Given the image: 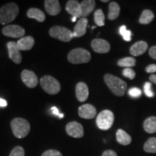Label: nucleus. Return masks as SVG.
Instances as JSON below:
<instances>
[{
	"label": "nucleus",
	"instance_id": "f257e3e1",
	"mask_svg": "<svg viewBox=\"0 0 156 156\" xmlns=\"http://www.w3.org/2000/svg\"><path fill=\"white\" fill-rule=\"evenodd\" d=\"M103 78L106 85L113 94L119 97H122L125 94L127 85L124 80L111 74H106Z\"/></svg>",
	"mask_w": 156,
	"mask_h": 156
},
{
	"label": "nucleus",
	"instance_id": "f03ea898",
	"mask_svg": "<svg viewBox=\"0 0 156 156\" xmlns=\"http://www.w3.org/2000/svg\"><path fill=\"white\" fill-rule=\"evenodd\" d=\"M19 13V7L17 4H6L0 8V24L7 25L12 22Z\"/></svg>",
	"mask_w": 156,
	"mask_h": 156
},
{
	"label": "nucleus",
	"instance_id": "7ed1b4c3",
	"mask_svg": "<svg viewBox=\"0 0 156 156\" xmlns=\"http://www.w3.org/2000/svg\"><path fill=\"white\" fill-rule=\"evenodd\" d=\"M11 128L13 134L19 139L24 138L30 131V123L25 119L15 118L11 122Z\"/></svg>",
	"mask_w": 156,
	"mask_h": 156
},
{
	"label": "nucleus",
	"instance_id": "20e7f679",
	"mask_svg": "<svg viewBox=\"0 0 156 156\" xmlns=\"http://www.w3.org/2000/svg\"><path fill=\"white\" fill-rule=\"evenodd\" d=\"M67 58L72 64H85L90 61L91 55L88 51L85 48H77L70 51Z\"/></svg>",
	"mask_w": 156,
	"mask_h": 156
},
{
	"label": "nucleus",
	"instance_id": "39448f33",
	"mask_svg": "<svg viewBox=\"0 0 156 156\" xmlns=\"http://www.w3.org/2000/svg\"><path fill=\"white\" fill-rule=\"evenodd\" d=\"M41 86L45 92L50 95H56L61 90V85L56 78L46 75L41 78Z\"/></svg>",
	"mask_w": 156,
	"mask_h": 156
},
{
	"label": "nucleus",
	"instance_id": "423d86ee",
	"mask_svg": "<svg viewBox=\"0 0 156 156\" xmlns=\"http://www.w3.org/2000/svg\"><path fill=\"white\" fill-rule=\"evenodd\" d=\"M114 122V115L112 111L103 110L98 114L96 124L101 130H108L112 127Z\"/></svg>",
	"mask_w": 156,
	"mask_h": 156
},
{
	"label": "nucleus",
	"instance_id": "0eeeda50",
	"mask_svg": "<svg viewBox=\"0 0 156 156\" xmlns=\"http://www.w3.org/2000/svg\"><path fill=\"white\" fill-rule=\"evenodd\" d=\"M49 35L52 38L58 39L63 42H69L74 38L73 32L65 27L59 25L52 27L49 30Z\"/></svg>",
	"mask_w": 156,
	"mask_h": 156
},
{
	"label": "nucleus",
	"instance_id": "6e6552de",
	"mask_svg": "<svg viewBox=\"0 0 156 156\" xmlns=\"http://www.w3.org/2000/svg\"><path fill=\"white\" fill-rule=\"evenodd\" d=\"M4 36L10 37V38H23L25 34V29L17 25H9L4 27L2 29Z\"/></svg>",
	"mask_w": 156,
	"mask_h": 156
},
{
	"label": "nucleus",
	"instance_id": "1a4fd4ad",
	"mask_svg": "<svg viewBox=\"0 0 156 156\" xmlns=\"http://www.w3.org/2000/svg\"><path fill=\"white\" fill-rule=\"evenodd\" d=\"M66 132L70 136L81 138L84 135V129L81 124L77 122H71L66 125Z\"/></svg>",
	"mask_w": 156,
	"mask_h": 156
},
{
	"label": "nucleus",
	"instance_id": "9d476101",
	"mask_svg": "<svg viewBox=\"0 0 156 156\" xmlns=\"http://www.w3.org/2000/svg\"><path fill=\"white\" fill-rule=\"evenodd\" d=\"M21 79L23 83L30 88H34L38 85V80L36 74L33 71L24 69L21 73Z\"/></svg>",
	"mask_w": 156,
	"mask_h": 156
},
{
	"label": "nucleus",
	"instance_id": "9b49d317",
	"mask_svg": "<svg viewBox=\"0 0 156 156\" xmlns=\"http://www.w3.org/2000/svg\"><path fill=\"white\" fill-rule=\"evenodd\" d=\"M91 46L95 52L99 54H106L111 49L110 44L107 41L101 38L93 39L91 42Z\"/></svg>",
	"mask_w": 156,
	"mask_h": 156
},
{
	"label": "nucleus",
	"instance_id": "f8f14e48",
	"mask_svg": "<svg viewBox=\"0 0 156 156\" xmlns=\"http://www.w3.org/2000/svg\"><path fill=\"white\" fill-rule=\"evenodd\" d=\"M97 110L93 105L84 104L83 106H80L78 109V114L81 118L85 119H92L96 116Z\"/></svg>",
	"mask_w": 156,
	"mask_h": 156
},
{
	"label": "nucleus",
	"instance_id": "ddd939ff",
	"mask_svg": "<svg viewBox=\"0 0 156 156\" xmlns=\"http://www.w3.org/2000/svg\"><path fill=\"white\" fill-rule=\"evenodd\" d=\"M8 48L9 57L15 64H20L22 62V55L20 51L18 49L17 46V43L14 41H9L7 44Z\"/></svg>",
	"mask_w": 156,
	"mask_h": 156
},
{
	"label": "nucleus",
	"instance_id": "4468645a",
	"mask_svg": "<svg viewBox=\"0 0 156 156\" xmlns=\"http://www.w3.org/2000/svg\"><path fill=\"white\" fill-rule=\"evenodd\" d=\"M66 11L69 15H73V17L77 18H81L82 17V10L80 3L77 0H69L67 2L66 5Z\"/></svg>",
	"mask_w": 156,
	"mask_h": 156
},
{
	"label": "nucleus",
	"instance_id": "2eb2a0df",
	"mask_svg": "<svg viewBox=\"0 0 156 156\" xmlns=\"http://www.w3.org/2000/svg\"><path fill=\"white\" fill-rule=\"evenodd\" d=\"M75 93L77 99L80 102H85L88 98L89 89L85 83L80 82L76 85Z\"/></svg>",
	"mask_w": 156,
	"mask_h": 156
},
{
	"label": "nucleus",
	"instance_id": "dca6fc26",
	"mask_svg": "<svg viewBox=\"0 0 156 156\" xmlns=\"http://www.w3.org/2000/svg\"><path fill=\"white\" fill-rule=\"evenodd\" d=\"M44 6L48 14L52 16L57 15L61 12V6L58 0H46Z\"/></svg>",
	"mask_w": 156,
	"mask_h": 156
},
{
	"label": "nucleus",
	"instance_id": "f3484780",
	"mask_svg": "<svg viewBox=\"0 0 156 156\" xmlns=\"http://www.w3.org/2000/svg\"><path fill=\"white\" fill-rule=\"evenodd\" d=\"M88 20L86 17H81L77 20L74 28V37H82L86 34V29Z\"/></svg>",
	"mask_w": 156,
	"mask_h": 156
},
{
	"label": "nucleus",
	"instance_id": "a211bd4d",
	"mask_svg": "<svg viewBox=\"0 0 156 156\" xmlns=\"http://www.w3.org/2000/svg\"><path fill=\"white\" fill-rule=\"evenodd\" d=\"M148 48V45L145 41H140L136 42L131 46L129 49L130 54L134 56H141L147 51Z\"/></svg>",
	"mask_w": 156,
	"mask_h": 156
},
{
	"label": "nucleus",
	"instance_id": "6ab92c4d",
	"mask_svg": "<svg viewBox=\"0 0 156 156\" xmlns=\"http://www.w3.org/2000/svg\"><path fill=\"white\" fill-rule=\"evenodd\" d=\"M35 40L32 36H25L17 42V46L20 51H29L34 47Z\"/></svg>",
	"mask_w": 156,
	"mask_h": 156
},
{
	"label": "nucleus",
	"instance_id": "aec40b11",
	"mask_svg": "<svg viewBox=\"0 0 156 156\" xmlns=\"http://www.w3.org/2000/svg\"><path fill=\"white\" fill-rule=\"evenodd\" d=\"M82 17H86L94 10L95 1L94 0H84L80 3Z\"/></svg>",
	"mask_w": 156,
	"mask_h": 156
},
{
	"label": "nucleus",
	"instance_id": "412c9836",
	"mask_svg": "<svg viewBox=\"0 0 156 156\" xmlns=\"http://www.w3.org/2000/svg\"><path fill=\"white\" fill-rule=\"evenodd\" d=\"M116 140L119 143L122 145H128L132 142V137L129 134L126 133L124 130L119 129L117 130L116 134Z\"/></svg>",
	"mask_w": 156,
	"mask_h": 156
},
{
	"label": "nucleus",
	"instance_id": "4be33fe9",
	"mask_svg": "<svg viewBox=\"0 0 156 156\" xmlns=\"http://www.w3.org/2000/svg\"><path fill=\"white\" fill-rule=\"evenodd\" d=\"M27 16L29 18L36 19L37 21L40 23L44 22L46 20V15L44 12L37 8H30L27 12Z\"/></svg>",
	"mask_w": 156,
	"mask_h": 156
},
{
	"label": "nucleus",
	"instance_id": "5701e85b",
	"mask_svg": "<svg viewBox=\"0 0 156 156\" xmlns=\"http://www.w3.org/2000/svg\"><path fill=\"white\" fill-rule=\"evenodd\" d=\"M143 128L146 132L153 134L156 132V117L150 116L143 123Z\"/></svg>",
	"mask_w": 156,
	"mask_h": 156
},
{
	"label": "nucleus",
	"instance_id": "b1692460",
	"mask_svg": "<svg viewBox=\"0 0 156 156\" xmlns=\"http://www.w3.org/2000/svg\"><path fill=\"white\" fill-rule=\"evenodd\" d=\"M109 11L108 14V18L110 20H114L119 17L120 14V7L115 2H112L109 4Z\"/></svg>",
	"mask_w": 156,
	"mask_h": 156
},
{
	"label": "nucleus",
	"instance_id": "393cba45",
	"mask_svg": "<svg viewBox=\"0 0 156 156\" xmlns=\"http://www.w3.org/2000/svg\"><path fill=\"white\" fill-rule=\"evenodd\" d=\"M154 17H155V15L153 12L150 9H145L140 15L139 22L140 24H149L153 20Z\"/></svg>",
	"mask_w": 156,
	"mask_h": 156
},
{
	"label": "nucleus",
	"instance_id": "a878e982",
	"mask_svg": "<svg viewBox=\"0 0 156 156\" xmlns=\"http://www.w3.org/2000/svg\"><path fill=\"white\" fill-rule=\"evenodd\" d=\"M117 64L121 67L132 68L135 66L136 59L134 57H130V56L124 57L119 60Z\"/></svg>",
	"mask_w": 156,
	"mask_h": 156
},
{
	"label": "nucleus",
	"instance_id": "bb28decb",
	"mask_svg": "<svg viewBox=\"0 0 156 156\" xmlns=\"http://www.w3.org/2000/svg\"><path fill=\"white\" fill-rule=\"evenodd\" d=\"M144 151L148 153H156V137L149 138L144 145Z\"/></svg>",
	"mask_w": 156,
	"mask_h": 156
},
{
	"label": "nucleus",
	"instance_id": "cd10ccee",
	"mask_svg": "<svg viewBox=\"0 0 156 156\" xmlns=\"http://www.w3.org/2000/svg\"><path fill=\"white\" fill-rule=\"evenodd\" d=\"M94 20L98 26H103L105 25V15L102 9H98L94 13Z\"/></svg>",
	"mask_w": 156,
	"mask_h": 156
},
{
	"label": "nucleus",
	"instance_id": "c85d7f7f",
	"mask_svg": "<svg viewBox=\"0 0 156 156\" xmlns=\"http://www.w3.org/2000/svg\"><path fill=\"white\" fill-rule=\"evenodd\" d=\"M119 33L122 35L123 38L126 41H130L132 40V32L130 30H126L125 25H122L119 28Z\"/></svg>",
	"mask_w": 156,
	"mask_h": 156
},
{
	"label": "nucleus",
	"instance_id": "c756f323",
	"mask_svg": "<svg viewBox=\"0 0 156 156\" xmlns=\"http://www.w3.org/2000/svg\"><path fill=\"white\" fill-rule=\"evenodd\" d=\"M123 75L126 78H129V80L134 79L136 76V73L134 70L132 68H124L122 72Z\"/></svg>",
	"mask_w": 156,
	"mask_h": 156
},
{
	"label": "nucleus",
	"instance_id": "7c9ffc66",
	"mask_svg": "<svg viewBox=\"0 0 156 156\" xmlns=\"http://www.w3.org/2000/svg\"><path fill=\"white\" fill-rule=\"evenodd\" d=\"M9 156H25L24 149L20 146H17L11 151Z\"/></svg>",
	"mask_w": 156,
	"mask_h": 156
},
{
	"label": "nucleus",
	"instance_id": "2f4dec72",
	"mask_svg": "<svg viewBox=\"0 0 156 156\" xmlns=\"http://www.w3.org/2000/svg\"><path fill=\"white\" fill-rule=\"evenodd\" d=\"M144 92H145V95H147V97H153L154 96V93L153 92L151 89V83H145L144 85Z\"/></svg>",
	"mask_w": 156,
	"mask_h": 156
},
{
	"label": "nucleus",
	"instance_id": "473e14b6",
	"mask_svg": "<svg viewBox=\"0 0 156 156\" xmlns=\"http://www.w3.org/2000/svg\"><path fill=\"white\" fill-rule=\"evenodd\" d=\"M129 95L133 98H138L142 95V91L140 88L137 87H132L129 90Z\"/></svg>",
	"mask_w": 156,
	"mask_h": 156
},
{
	"label": "nucleus",
	"instance_id": "72a5a7b5",
	"mask_svg": "<svg viewBox=\"0 0 156 156\" xmlns=\"http://www.w3.org/2000/svg\"><path fill=\"white\" fill-rule=\"evenodd\" d=\"M41 156H63L59 151L56 150H48L42 154Z\"/></svg>",
	"mask_w": 156,
	"mask_h": 156
},
{
	"label": "nucleus",
	"instance_id": "f704fd0d",
	"mask_svg": "<svg viewBox=\"0 0 156 156\" xmlns=\"http://www.w3.org/2000/svg\"><path fill=\"white\" fill-rule=\"evenodd\" d=\"M145 71L147 73H156V64H150L145 68Z\"/></svg>",
	"mask_w": 156,
	"mask_h": 156
},
{
	"label": "nucleus",
	"instance_id": "c9c22d12",
	"mask_svg": "<svg viewBox=\"0 0 156 156\" xmlns=\"http://www.w3.org/2000/svg\"><path fill=\"white\" fill-rule=\"evenodd\" d=\"M149 55L152 58L156 60V46H153L150 48Z\"/></svg>",
	"mask_w": 156,
	"mask_h": 156
},
{
	"label": "nucleus",
	"instance_id": "e433bc0d",
	"mask_svg": "<svg viewBox=\"0 0 156 156\" xmlns=\"http://www.w3.org/2000/svg\"><path fill=\"white\" fill-rule=\"evenodd\" d=\"M102 156H118L116 153L112 150H107L102 154Z\"/></svg>",
	"mask_w": 156,
	"mask_h": 156
},
{
	"label": "nucleus",
	"instance_id": "4c0bfd02",
	"mask_svg": "<svg viewBox=\"0 0 156 156\" xmlns=\"http://www.w3.org/2000/svg\"><path fill=\"white\" fill-rule=\"evenodd\" d=\"M51 112L52 114L54 115H56V116H58L59 118H63L64 117V115L62 114H60L59 112H58V109L55 106L52 107V108H51Z\"/></svg>",
	"mask_w": 156,
	"mask_h": 156
},
{
	"label": "nucleus",
	"instance_id": "58836bf2",
	"mask_svg": "<svg viewBox=\"0 0 156 156\" xmlns=\"http://www.w3.org/2000/svg\"><path fill=\"white\" fill-rule=\"evenodd\" d=\"M7 106V103L5 99L0 98V107H6Z\"/></svg>",
	"mask_w": 156,
	"mask_h": 156
},
{
	"label": "nucleus",
	"instance_id": "ea45409f",
	"mask_svg": "<svg viewBox=\"0 0 156 156\" xmlns=\"http://www.w3.org/2000/svg\"><path fill=\"white\" fill-rule=\"evenodd\" d=\"M150 80H151L152 83L156 85V75H152L150 76Z\"/></svg>",
	"mask_w": 156,
	"mask_h": 156
},
{
	"label": "nucleus",
	"instance_id": "a19ab883",
	"mask_svg": "<svg viewBox=\"0 0 156 156\" xmlns=\"http://www.w3.org/2000/svg\"><path fill=\"white\" fill-rule=\"evenodd\" d=\"M76 19H77V17H73V18H72V21H73V22H75V21H76Z\"/></svg>",
	"mask_w": 156,
	"mask_h": 156
},
{
	"label": "nucleus",
	"instance_id": "79ce46f5",
	"mask_svg": "<svg viewBox=\"0 0 156 156\" xmlns=\"http://www.w3.org/2000/svg\"><path fill=\"white\" fill-rule=\"evenodd\" d=\"M101 2H108V0H101Z\"/></svg>",
	"mask_w": 156,
	"mask_h": 156
}]
</instances>
